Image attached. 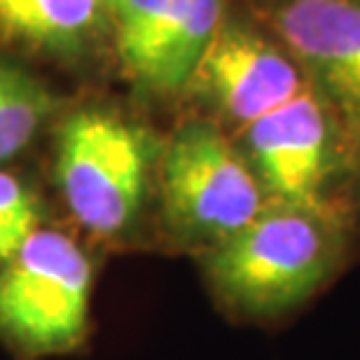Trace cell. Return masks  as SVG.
Instances as JSON below:
<instances>
[{
  "mask_svg": "<svg viewBox=\"0 0 360 360\" xmlns=\"http://www.w3.org/2000/svg\"><path fill=\"white\" fill-rule=\"evenodd\" d=\"M307 87L304 73L271 33L227 14L185 91L206 110L204 117L232 136Z\"/></svg>",
  "mask_w": 360,
  "mask_h": 360,
  "instance_id": "6",
  "label": "cell"
},
{
  "mask_svg": "<svg viewBox=\"0 0 360 360\" xmlns=\"http://www.w3.org/2000/svg\"><path fill=\"white\" fill-rule=\"evenodd\" d=\"M38 229V206L26 185L0 171V267H5Z\"/></svg>",
  "mask_w": 360,
  "mask_h": 360,
  "instance_id": "12",
  "label": "cell"
},
{
  "mask_svg": "<svg viewBox=\"0 0 360 360\" xmlns=\"http://www.w3.org/2000/svg\"><path fill=\"white\" fill-rule=\"evenodd\" d=\"M56 105L45 84L24 68L0 59V164L35 139Z\"/></svg>",
  "mask_w": 360,
  "mask_h": 360,
  "instance_id": "11",
  "label": "cell"
},
{
  "mask_svg": "<svg viewBox=\"0 0 360 360\" xmlns=\"http://www.w3.org/2000/svg\"><path fill=\"white\" fill-rule=\"evenodd\" d=\"M269 201L344 204L351 155L342 127L309 84L276 110L232 134Z\"/></svg>",
  "mask_w": 360,
  "mask_h": 360,
  "instance_id": "4",
  "label": "cell"
},
{
  "mask_svg": "<svg viewBox=\"0 0 360 360\" xmlns=\"http://www.w3.org/2000/svg\"><path fill=\"white\" fill-rule=\"evenodd\" d=\"M157 174L164 229L197 257L241 232L269 204L232 136L204 115L174 129Z\"/></svg>",
  "mask_w": 360,
  "mask_h": 360,
  "instance_id": "2",
  "label": "cell"
},
{
  "mask_svg": "<svg viewBox=\"0 0 360 360\" xmlns=\"http://www.w3.org/2000/svg\"><path fill=\"white\" fill-rule=\"evenodd\" d=\"M342 201H344V208H347V213H349L351 227H354L358 246H360V150H358V155L354 157V162H351Z\"/></svg>",
  "mask_w": 360,
  "mask_h": 360,
  "instance_id": "13",
  "label": "cell"
},
{
  "mask_svg": "<svg viewBox=\"0 0 360 360\" xmlns=\"http://www.w3.org/2000/svg\"><path fill=\"white\" fill-rule=\"evenodd\" d=\"M91 262L70 236L35 229L0 269V333L28 354H59L82 342Z\"/></svg>",
  "mask_w": 360,
  "mask_h": 360,
  "instance_id": "5",
  "label": "cell"
},
{
  "mask_svg": "<svg viewBox=\"0 0 360 360\" xmlns=\"http://www.w3.org/2000/svg\"><path fill=\"white\" fill-rule=\"evenodd\" d=\"M227 17V0H178L150 91L178 94Z\"/></svg>",
  "mask_w": 360,
  "mask_h": 360,
  "instance_id": "9",
  "label": "cell"
},
{
  "mask_svg": "<svg viewBox=\"0 0 360 360\" xmlns=\"http://www.w3.org/2000/svg\"><path fill=\"white\" fill-rule=\"evenodd\" d=\"M162 143L139 122L108 108L68 115L56 143V180L68 211L96 236L136 225Z\"/></svg>",
  "mask_w": 360,
  "mask_h": 360,
  "instance_id": "3",
  "label": "cell"
},
{
  "mask_svg": "<svg viewBox=\"0 0 360 360\" xmlns=\"http://www.w3.org/2000/svg\"><path fill=\"white\" fill-rule=\"evenodd\" d=\"M108 26L105 0H0V42L28 52L73 59Z\"/></svg>",
  "mask_w": 360,
  "mask_h": 360,
  "instance_id": "8",
  "label": "cell"
},
{
  "mask_svg": "<svg viewBox=\"0 0 360 360\" xmlns=\"http://www.w3.org/2000/svg\"><path fill=\"white\" fill-rule=\"evenodd\" d=\"M358 248L344 204L269 201L257 218L199 255L215 300L246 321L297 311L347 267Z\"/></svg>",
  "mask_w": 360,
  "mask_h": 360,
  "instance_id": "1",
  "label": "cell"
},
{
  "mask_svg": "<svg viewBox=\"0 0 360 360\" xmlns=\"http://www.w3.org/2000/svg\"><path fill=\"white\" fill-rule=\"evenodd\" d=\"M255 3H260L262 5V12H264V10H269V7H274V5L283 3V0H255Z\"/></svg>",
  "mask_w": 360,
  "mask_h": 360,
  "instance_id": "14",
  "label": "cell"
},
{
  "mask_svg": "<svg viewBox=\"0 0 360 360\" xmlns=\"http://www.w3.org/2000/svg\"><path fill=\"white\" fill-rule=\"evenodd\" d=\"M178 0H105L122 66L150 89Z\"/></svg>",
  "mask_w": 360,
  "mask_h": 360,
  "instance_id": "10",
  "label": "cell"
},
{
  "mask_svg": "<svg viewBox=\"0 0 360 360\" xmlns=\"http://www.w3.org/2000/svg\"><path fill=\"white\" fill-rule=\"evenodd\" d=\"M262 17L333 110L354 162L360 150V0H283Z\"/></svg>",
  "mask_w": 360,
  "mask_h": 360,
  "instance_id": "7",
  "label": "cell"
}]
</instances>
